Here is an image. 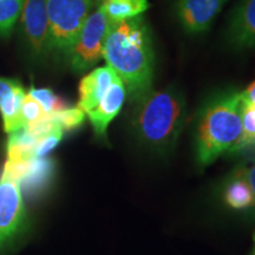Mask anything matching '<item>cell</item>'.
<instances>
[{"label":"cell","instance_id":"obj_1","mask_svg":"<svg viewBox=\"0 0 255 255\" xmlns=\"http://www.w3.org/2000/svg\"><path fill=\"white\" fill-rule=\"evenodd\" d=\"M103 58L126 84L131 103L136 104L152 90L155 53L150 30L142 15L111 23Z\"/></svg>","mask_w":255,"mask_h":255},{"label":"cell","instance_id":"obj_2","mask_svg":"<svg viewBox=\"0 0 255 255\" xmlns=\"http://www.w3.org/2000/svg\"><path fill=\"white\" fill-rule=\"evenodd\" d=\"M242 103L240 92L221 91L206 102L196 127V155L200 164L208 165L226 152L242 149Z\"/></svg>","mask_w":255,"mask_h":255},{"label":"cell","instance_id":"obj_3","mask_svg":"<svg viewBox=\"0 0 255 255\" xmlns=\"http://www.w3.org/2000/svg\"><path fill=\"white\" fill-rule=\"evenodd\" d=\"M186 116V101L176 88L151 90L136 103L132 126L143 144L155 150L171 148L177 141Z\"/></svg>","mask_w":255,"mask_h":255},{"label":"cell","instance_id":"obj_4","mask_svg":"<svg viewBox=\"0 0 255 255\" xmlns=\"http://www.w3.org/2000/svg\"><path fill=\"white\" fill-rule=\"evenodd\" d=\"M100 0H47L51 56L66 59L79 31Z\"/></svg>","mask_w":255,"mask_h":255},{"label":"cell","instance_id":"obj_5","mask_svg":"<svg viewBox=\"0 0 255 255\" xmlns=\"http://www.w3.org/2000/svg\"><path fill=\"white\" fill-rule=\"evenodd\" d=\"M110 25V20L98 1L97 8L91 12L83 24L66 56L65 60L73 72H85L103 58V45Z\"/></svg>","mask_w":255,"mask_h":255},{"label":"cell","instance_id":"obj_6","mask_svg":"<svg viewBox=\"0 0 255 255\" xmlns=\"http://www.w3.org/2000/svg\"><path fill=\"white\" fill-rule=\"evenodd\" d=\"M21 177L5 162L0 176V251L5 250L19 237L25 225Z\"/></svg>","mask_w":255,"mask_h":255},{"label":"cell","instance_id":"obj_7","mask_svg":"<svg viewBox=\"0 0 255 255\" xmlns=\"http://www.w3.org/2000/svg\"><path fill=\"white\" fill-rule=\"evenodd\" d=\"M20 34L28 56L36 60L51 56L47 0H23Z\"/></svg>","mask_w":255,"mask_h":255},{"label":"cell","instance_id":"obj_8","mask_svg":"<svg viewBox=\"0 0 255 255\" xmlns=\"http://www.w3.org/2000/svg\"><path fill=\"white\" fill-rule=\"evenodd\" d=\"M228 0H176L175 14L187 33L200 34L210 25Z\"/></svg>","mask_w":255,"mask_h":255},{"label":"cell","instance_id":"obj_9","mask_svg":"<svg viewBox=\"0 0 255 255\" xmlns=\"http://www.w3.org/2000/svg\"><path fill=\"white\" fill-rule=\"evenodd\" d=\"M225 39L233 51L255 49V0H239L226 28Z\"/></svg>","mask_w":255,"mask_h":255},{"label":"cell","instance_id":"obj_10","mask_svg":"<svg viewBox=\"0 0 255 255\" xmlns=\"http://www.w3.org/2000/svg\"><path fill=\"white\" fill-rule=\"evenodd\" d=\"M127 97V90L124 83L120 77L115 81L102 101L96 108L87 114L95 135L103 137L107 133V129L115 117L122 109L124 100Z\"/></svg>","mask_w":255,"mask_h":255},{"label":"cell","instance_id":"obj_11","mask_svg":"<svg viewBox=\"0 0 255 255\" xmlns=\"http://www.w3.org/2000/svg\"><path fill=\"white\" fill-rule=\"evenodd\" d=\"M119 78V75L109 65L92 70L79 83V101L77 108L85 114L91 111L109 90L111 84Z\"/></svg>","mask_w":255,"mask_h":255},{"label":"cell","instance_id":"obj_12","mask_svg":"<svg viewBox=\"0 0 255 255\" xmlns=\"http://www.w3.org/2000/svg\"><path fill=\"white\" fill-rule=\"evenodd\" d=\"M100 4L110 23L141 17L150 6L148 0H100Z\"/></svg>","mask_w":255,"mask_h":255},{"label":"cell","instance_id":"obj_13","mask_svg":"<svg viewBox=\"0 0 255 255\" xmlns=\"http://www.w3.org/2000/svg\"><path fill=\"white\" fill-rule=\"evenodd\" d=\"M225 200L234 209H242L254 206L253 191L247 180L237 170L225 191Z\"/></svg>","mask_w":255,"mask_h":255},{"label":"cell","instance_id":"obj_14","mask_svg":"<svg viewBox=\"0 0 255 255\" xmlns=\"http://www.w3.org/2000/svg\"><path fill=\"white\" fill-rule=\"evenodd\" d=\"M23 0H0V36L7 38L20 18Z\"/></svg>","mask_w":255,"mask_h":255},{"label":"cell","instance_id":"obj_15","mask_svg":"<svg viewBox=\"0 0 255 255\" xmlns=\"http://www.w3.org/2000/svg\"><path fill=\"white\" fill-rule=\"evenodd\" d=\"M27 95L40 104L46 115H53L69 108L68 103L51 89H36L32 87Z\"/></svg>","mask_w":255,"mask_h":255},{"label":"cell","instance_id":"obj_16","mask_svg":"<svg viewBox=\"0 0 255 255\" xmlns=\"http://www.w3.org/2000/svg\"><path fill=\"white\" fill-rule=\"evenodd\" d=\"M52 117L64 131H71L82 126L85 120V113L79 108H66L59 113L53 114Z\"/></svg>","mask_w":255,"mask_h":255},{"label":"cell","instance_id":"obj_17","mask_svg":"<svg viewBox=\"0 0 255 255\" xmlns=\"http://www.w3.org/2000/svg\"><path fill=\"white\" fill-rule=\"evenodd\" d=\"M45 115L46 114L44 113L43 108L40 107V104L26 94L20 109V119H21V123H23L24 129L25 128L30 127L31 124L38 122V121L43 119Z\"/></svg>","mask_w":255,"mask_h":255},{"label":"cell","instance_id":"obj_18","mask_svg":"<svg viewBox=\"0 0 255 255\" xmlns=\"http://www.w3.org/2000/svg\"><path fill=\"white\" fill-rule=\"evenodd\" d=\"M64 130L62 128L58 127L55 130H52L46 136L41 137L38 139L36 148H34V158H43L53 150L59 142L62 141Z\"/></svg>","mask_w":255,"mask_h":255},{"label":"cell","instance_id":"obj_19","mask_svg":"<svg viewBox=\"0 0 255 255\" xmlns=\"http://www.w3.org/2000/svg\"><path fill=\"white\" fill-rule=\"evenodd\" d=\"M21 89H24V87L18 79L0 77V105L13 97Z\"/></svg>","mask_w":255,"mask_h":255},{"label":"cell","instance_id":"obj_20","mask_svg":"<svg viewBox=\"0 0 255 255\" xmlns=\"http://www.w3.org/2000/svg\"><path fill=\"white\" fill-rule=\"evenodd\" d=\"M238 171L242 175V176L246 178L248 184L251 186L252 191H253V195H254V206H255V162L252 165H250V167L238 169Z\"/></svg>","mask_w":255,"mask_h":255},{"label":"cell","instance_id":"obj_21","mask_svg":"<svg viewBox=\"0 0 255 255\" xmlns=\"http://www.w3.org/2000/svg\"><path fill=\"white\" fill-rule=\"evenodd\" d=\"M240 97L244 105H255V81L240 92Z\"/></svg>","mask_w":255,"mask_h":255},{"label":"cell","instance_id":"obj_22","mask_svg":"<svg viewBox=\"0 0 255 255\" xmlns=\"http://www.w3.org/2000/svg\"><path fill=\"white\" fill-rule=\"evenodd\" d=\"M251 107H253L254 108V111H255V105H251Z\"/></svg>","mask_w":255,"mask_h":255},{"label":"cell","instance_id":"obj_23","mask_svg":"<svg viewBox=\"0 0 255 255\" xmlns=\"http://www.w3.org/2000/svg\"><path fill=\"white\" fill-rule=\"evenodd\" d=\"M254 241H255V237H254ZM253 255H255V250H254V253H253Z\"/></svg>","mask_w":255,"mask_h":255}]
</instances>
